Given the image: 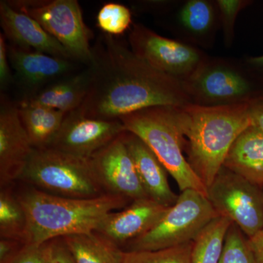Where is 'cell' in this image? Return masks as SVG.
<instances>
[{
  "mask_svg": "<svg viewBox=\"0 0 263 263\" xmlns=\"http://www.w3.org/2000/svg\"><path fill=\"white\" fill-rule=\"evenodd\" d=\"M92 51L89 91L77 109L84 117L112 120L150 107L192 103L184 83L156 70L115 36L104 33Z\"/></svg>",
  "mask_w": 263,
  "mask_h": 263,
  "instance_id": "obj_1",
  "label": "cell"
},
{
  "mask_svg": "<svg viewBox=\"0 0 263 263\" xmlns=\"http://www.w3.org/2000/svg\"><path fill=\"white\" fill-rule=\"evenodd\" d=\"M22 185L15 191L28 219L26 243L41 245L69 235L92 233L109 214L132 202L107 193L92 198L57 196Z\"/></svg>",
  "mask_w": 263,
  "mask_h": 263,
  "instance_id": "obj_2",
  "label": "cell"
},
{
  "mask_svg": "<svg viewBox=\"0 0 263 263\" xmlns=\"http://www.w3.org/2000/svg\"><path fill=\"white\" fill-rule=\"evenodd\" d=\"M186 160L206 189L224 165L231 146L250 126L249 101L222 106L179 107Z\"/></svg>",
  "mask_w": 263,
  "mask_h": 263,
  "instance_id": "obj_3",
  "label": "cell"
},
{
  "mask_svg": "<svg viewBox=\"0 0 263 263\" xmlns=\"http://www.w3.org/2000/svg\"><path fill=\"white\" fill-rule=\"evenodd\" d=\"M126 131L149 147L179 186L207 195V189L188 163L179 107L155 106L121 117Z\"/></svg>",
  "mask_w": 263,
  "mask_h": 263,
  "instance_id": "obj_4",
  "label": "cell"
},
{
  "mask_svg": "<svg viewBox=\"0 0 263 263\" xmlns=\"http://www.w3.org/2000/svg\"><path fill=\"white\" fill-rule=\"evenodd\" d=\"M18 182L71 198H92L105 194L90 159L51 147L34 149Z\"/></svg>",
  "mask_w": 263,
  "mask_h": 263,
  "instance_id": "obj_5",
  "label": "cell"
},
{
  "mask_svg": "<svg viewBox=\"0 0 263 263\" xmlns=\"http://www.w3.org/2000/svg\"><path fill=\"white\" fill-rule=\"evenodd\" d=\"M217 216L206 195L196 190H184L152 229L128 243L122 250L156 251L190 243Z\"/></svg>",
  "mask_w": 263,
  "mask_h": 263,
  "instance_id": "obj_6",
  "label": "cell"
},
{
  "mask_svg": "<svg viewBox=\"0 0 263 263\" xmlns=\"http://www.w3.org/2000/svg\"><path fill=\"white\" fill-rule=\"evenodd\" d=\"M10 6L34 19L57 39L76 63L86 67L93 60L91 31L85 24L76 0H10Z\"/></svg>",
  "mask_w": 263,
  "mask_h": 263,
  "instance_id": "obj_7",
  "label": "cell"
},
{
  "mask_svg": "<svg viewBox=\"0 0 263 263\" xmlns=\"http://www.w3.org/2000/svg\"><path fill=\"white\" fill-rule=\"evenodd\" d=\"M206 197L218 215L228 218L247 238L263 228V196L258 185L227 168L219 171Z\"/></svg>",
  "mask_w": 263,
  "mask_h": 263,
  "instance_id": "obj_8",
  "label": "cell"
},
{
  "mask_svg": "<svg viewBox=\"0 0 263 263\" xmlns=\"http://www.w3.org/2000/svg\"><path fill=\"white\" fill-rule=\"evenodd\" d=\"M184 84L192 103L202 106L246 103L263 92L252 75L224 64L206 62Z\"/></svg>",
  "mask_w": 263,
  "mask_h": 263,
  "instance_id": "obj_9",
  "label": "cell"
},
{
  "mask_svg": "<svg viewBox=\"0 0 263 263\" xmlns=\"http://www.w3.org/2000/svg\"><path fill=\"white\" fill-rule=\"evenodd\" d=\"M129 43L136 56L183 83L205 62L202 53L193 46L161 36L142 24L133 25Z\"/></svg>",
  "mask_w": 263,
  "mask_h": 263,
  "instance_id": "obj_10",
  "label": "cell"
},
{
  "mask_svg": "<svg viewBox=\"0 0 263 263\" xmlns=\"http://www.w3.org/2000/svg\"><path fill=\"white\" fill-rule=\"evenodd\" d=\"M125 131L120 119H91L76 110L67 114L49 147L89 159Z\"/></svg>",
  "mask_w": 263,
  "mask_h": 263,
  "instance_id": "obj_11",
  "label": "cell"
},
{
  "mask_svg": "<svg viewBox=\"0 0 263 263\" xmlns=\"http://www.w3.org/2000/svg\"><path fill=\"white\" fill-rule=\"evenodd\" d=\"M89 159L105 193L124 197L131 202L148 197L122 133Z\"/></svg>",
  "mask_w": 263,
  "mask_h": 263,
  "instance_id": "obj_12",
  "label": "cell"
},
{
  "mask_svg": "<svg viewBox=\"0 0 263 263\" xmlns=\"http://www.w3.org/2000/svg\"><path fill=\"white\" fill-rule=\"evenodd\" d=\"M34 148L19 117L18 104L0 95V187L18 182Z\"/></svg>",
  "mask_w": 263,
  "mask_h": 263,
  "instance_id": "obj_13",
  "label": "cell"
},
{
  "mask_svg": "<svg viewBox=\"0 0 263 263\" xmlns=\"http://www.w3.org/2000/svg\"><path fill=\"white\" fill-rule=\"evenodd\" d=\"M8 53L14 81L24 90L27 99L48 85L75 73L78 63L41 52L8 44Z\"/></svg>",
  "mask_w": 263,
  "mask_h": 263,
  "instance_id": "obj_14",
  "label": "cell"
},
{
  "mask_svg": "<svg viewBox=\"0 0 263 263\" xmlns=\"http://www.w3.org/2000/svg\"><path fill=\"white\" fill-rule=\"evenodd\" d=\"M168 209L148 197L134 200L122 210L109 214L95 232L123 249L152 229Z\"/></svg>",
  "mask_w": 263,
  "mask_h": 263,
  "instance_id": "obj_15",
  "label": "cell"
},
{
  "mask_svg": "<svg viewBox=\"0 0 263 263\" xmlns=\"http://www.w3.org/2000/svg\"><path fill=\"white\" fill-rule=\"evenodd\" d=\"M0 24L10 44L74 62L61 43L34 19L14 9L5 0L0 2Z\"/></svg>",
  "mask_w": 263,
  "mask_h": 263,
  "instance_id": "obj_16",
  "label": "cell"
},
{
  "mask_svg": "<svg viewBox=\"0 0 263 263\" xmlns=\"http://www.w3.org/2000/svg\"><path fill=\"white\" fill-rule=\"evenodd\" d=\"M122 138L136 165L147 196L164 207L173 206L179 195L171 190L167 171L157 156L141 138L133 133L124 132Z\"/></svg>",
  "mask_w": 263,
  "mask_h": 263,
  "instance_id": "obj_17",
  "label": "cell"
},
{
  "mask_svg": "<svg viewBox=\"0 0 263 263\" xmlns=\"http://www.w3.org/2000/svg\"><path fill=\"white\" fill-rule=\"evenodd\" d=\"M223 166L261 187L263 185V133L253 126L246 129L230 148Z\"/></svg>",
  "mask_w": 263,
  "mask_h": 263,
  "instance_id": "obj_18",
  "label": "cell"
},
{
  "mask_svg": "<svg viewBox=\"0 0 263 263\" xmlns=\"http://www.w3.org/2000/svg\"><path fill=\"white\" fill-rule=\"evenodd\" d=\"M89 84L90 71L86 67L84 70L51 83L34 96L22 100L68 114L77 110L84 103Z\"/></svg>",
  "mask_w": 263,
  "mask_h": 263,
  "instance_id": "obj_19",
  "label": "cell"
},
{
  "mask_svg": "<svg viewBox=\"0 0 263 263\" xmlns=\"http://www.w3.org/2000/svg\"><path fill=\"white\" fill-rule=\"evenodd\" d=\"M17 104L21 122L34 149L49 147L67 114L24 100Z\"/></svg>",
  "mask_w": 263,
  "mask_h": 263,
  "instance_id": "obj_20",
  "label": "cell"
},
{
  "mask_svg": "<svg viewBox=\"0 0 263 263\" xmlns=\"http://www.w3.org/2000/svg\"><path fill=\"white\" fill-rule=\"evenodd\" d=\"M62 238L75 263H122L124 251L96 232Z\"/></svg>",
  "mask_w": 263,
  "mask_h": 263,
  "instance_id": "obj_21",
  "label": "cell"
},
{
  "mask_svg": "<svg viewBox=\"0 0 263 263\" xmlns=\"http://www.w3.org/2000/svg\"><path fill=\"white\" fill-rule=\"evenodd\" d=\"M232 224L221 216L211 221L193 241L192 263H219Z\"/></svg>",
  "mask_w": 263,
  "mask_h": 263,
  "instance_id": "obj_22",
  "label": "cell"
},
{
  "mask_svg": "<svg viewBox=\"0 0 263 263\" xmlns=\"http://www.w3.org/2000/svg\"><path fill=\"white\" fill-rule=\"evenodd\" d=\"M15 185L0 187V238L26 243L28 219Z\"/></svg>",
  "mask_w": 263,
  "mask_h": 263,
  "instance_id": "obj_23",
  "label": "cell"
},
{
  "mask_svg": "<svg viewBox=\"0 0 263 263\" xmlns=\"http://www.w3.org/2000/svg\"><path fill=\"white\" fill-rule=\"evenodd\" d=\"M214 4L206 0H189L181 7L177 20L185 32L195 37L212 32L216 22Z\"/></svg>",
  "mask_w": 263,
  "mask_h": 263,
  "instance_id": "obj_24",
  "label": "cell"
},
{
  "mask_svg": "<svg viewBox=\"0 0 263 263\" xmlns=\"http://www.w3.org/2000/svg\"><path fill=\"white\" fill-rule=\"evenodd\" d=\"M193 242L156 251L124 252L122 263H192Z\"/></svg>",
  "mask_w": 263,
  "mask_h": 263,
  "instance_id": "obj_25",
  "label": "cell"
},
{
  "mask_svg": "<svg viewBox=\"0 0 263 263\" xmlns=\"http://www.w3.org/2000/svg\"><path fill=\"white\" fill-rule=\"evenodd\" d=\"M99 28L109 35H120L132 24V13L127 7L119 3L104 5L97 15Z\"/></svg>",
  "mask_w": 263,
  "mask_h": 263,
  "instance_id": "obj_26",
  "label": "cell"
},
{
  "mask_svg": "<svg viewBox=\"0 0 263 263\" xmlns=\"http://www.w3.org/2000/svg\"><path fill=\"white\" fill-rule=\"evenodd\" d=\"M219 263H254L247 237L233 223L228 230Z\"/></svg>",
  "mask_w": 263,
  "mask_h": 263,
  "instance_id": "obj_27",
  "label": "cell"
},
{
  "mask_svg": "<svg viewBox=\"0 0 263 263\" xmlns=\"http://www.w3.org/2000/svg\"><path fill=\"white\" fill-rule=\"evenodd\" d=\"M7 263H53V240L41 245L26 243Z\"/></svg>",
  "mask_w": 263,
  "mask_h": 263,
  "instance_id": "obj_28",
  "label": "cell"
},
{
  "mask_svg": "<svg viewBox=\"0 0 263 263\" xmlns=\"http://www.w3.org/2000/svg\"><path fill=\"white\" fill-rule=\"evenodd\" d=\"M252 3L245 0H218L216 2L218 11L224 29V37L230 42L233 38L235 19L240 10Z\"/></svg>",
  "mask_w": 263,
  "mask_h": 263,
  "instance_id": "obj_29",
  "label": "cell"
},
{
  "mask_svg": "<svg viewBox=\"0 0 263 263\" xmlns=\"http://www.w3.org/2000/svg\"><path fill=\"white\" fill-rule=\"evenodd\" d=\"M8 53V43L3 32L0 33V87L2 92L15 82Z\"/></svg>",
  "mask_w": 263,
  "mask_h": 263,
  "instance_id": "obj_30",
  "label": "cell"
},
{
  "mask_svg": "<svg viewBox=\"0 0 263 263\" xmlns=\"http://www.w3.org/2000/svg\"><path fill=\"white\" fill-rule=\"evenodd\" d=\"M251 124L263 133V92L249 101Z\"/></svg>",
  "mask_w": 263,
  "mask_h": 263,
  "instance_id": "obj_31",
  "label": "cell"
},
{
  "mask_svg": "<svg viewBox=\"0 0 263 263\" xmlns=\"http://www.w3.org/2000/svg\"><path fill=\"white\" fill-rule=\"evenodd\" d=\"M26 243L18 240L0 238V263H7Z\"/></svg>",
  "mask_w": 263,
  "mask_h": 263,
  "instance_id": "obj_32",
  "label": "cell"
},
{
  "mask_svg": "<svg viewBox=\"0 0 263 263\" xmlns=\"http://www.w3.org/2000/svg\"><path fill=\"white\" fill-rule=\"evenodd\" d=\"M247 245L254 263H263V228L251 238H247Z\"/></svg>",
  "mask_w": 263,
  "mask_h": 263,
  "instance_id": "obj_33",
  "label": "cell"
},
{
  "mask_svg": "<svg viewBox=\"0 0 263 263\" xmlns=\"http://www.w3.org/2000/svg\"><path fill=\"white\" fill-rule=\"evenodd\" d=\"M53 263H75L62 238L53 240Z\"/></svg>",
  "mask_w": 263,
  "mask_h": 263,
  "instance_id": "obj_34",
  "label": "cell"
},
{
  "mask_svg": "<svg viewBox=\"0 0 263 263\" xmlns=\"http://www.w3.org/2000/svg\"><path fill=\"white\" fill-rule=\"evenodd\" d=\"M247 63L251 69V75L263 91V55L250 57Z\"/></svg>",
  "mask_w": 263,
  "mask_h": 263,
  "instance_id": "obj_35",
  "label": "cell"
},
{
  "mask_svg": "<svg viewBox=\"0 0 263 263\" xmlns=\"http://www.w3.org/2000/svg\"><path fill=\"white\" fill-rule=\"evenodd\" d=\"M261 190H262V196H263V185L262 186H261Z\"/></svg>",
  "mask_w": 263,
  "mask_h": 263,
  "instance_id": "obj_36",
  "label": "cell"
}]
</instances>
